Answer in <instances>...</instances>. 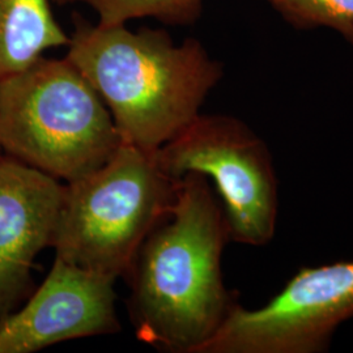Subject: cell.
<instances>
[{"mask_svg":"<svg viewBox=\"0 0 353 353\" xmlns=\"http://www.w3.org/2000/svg\"><path fill=\"white\" fill-rule=\"evenodd\" d=\"M230 234L208 178L176 182L168 216L140 246L126 279L127 310L138 339L173 353H198L239 303L223 279Z\"/></svg>","mask_w":353,"mask_h":353,"instance_id":"obj_1","label":"cell"},{"mask_svg":"<svg viewBox=\"0 0 353 353\" xmlns=\"http://www.w3.org/2000/svg\"><path fill=\"white\" fill-rule=\"evenodd\" d=\"M65 58L85 76L125 143L154 152L189 126L223 77L202 43L161 29L90 24L75 16Z\"/></svg>","mask_w":353,"mask_h":353,"instance_id":"obj_2","label":"cell"},{"mask_svg":"<svg viewBox=\"0 0 353 353\" xmlns=\"http://www.w3.org/2000/svg\"><path fill=\"white\" fill-rule=\"evenodd\" d=\"M123 144L97 90L65 57H41L0 83L3 154L70 183Z\"/></svg>","mask_w":353,"mask_h":353,"instance_id":"obj_3","label":"cell"},{"mask_svg":"<svg viewBox=\"0 0 353 353\" xmlns=\"http://www.w3.org/2000/svg\"><path fill=\"white\" fill-rule=\"evenodd\" d=\"M176 182L161 170L154 152L123 141L99 169L65 183L55 255L126 278L143 242L170 212Z\"/></svg>","mask_w":353,"mask_h":353,"instance_id":"obj_4","label":"cell"},{"mask_svg":"<svg viewBox=\"0 0 353 353\" xmlns=\"http://www.w3.org/2000/svg\"><path fill=\"white\" fill-rule=\"evenodd\" d=\"M154 156L173 179L195 172L214 181L230 241L259 248L274 240L279 216L274 159L246 123L229 115L199 114Z\"/></svg>","mask_w":353,"mask_h":353,"instance_id":"obj_5","label":"cell"},{"mask_svg":"<svg viewBox=\"0 0 353 353\" xmlns=\"http://www.w3.org/2000/svg\"><path fill=\"white\" fill-rule=\"evenodd\" d=\"M353 316V261L303 267L258 309L236 303L198 353H322Z\"/></svg>","mask_w":353,"mask_h":353,"instance_id":"obj_6","label":"cell"},{"mask_svg":"<svg viewBox=\"0 0 353 353\" xmlns=\"http://www.w3.org/2000/svg\"><path fill=\"white\" fill-rule=\"evenodd\" d=\"M115 281L55 255L42 284L0 319V353L38 352L62 341L119 332Z\"/></svg>","mask_w":353,"mask_h":353,"instance_id":"obj_7","label":"cell"},{"mask_svg":"<svg viewBox=\"0 0 353 353\" xmlns=\"http://www.w3.org/2000/svg\"><path fill=\"white\" fill-rule=\"evenodd\" d=\"M64 186L6 154L0 157V319L33 293L32 268L52 248Z\"/></svg>","mask_w":353,"mask_h":353,"instance_id":"obj_8","label":"cell"},{"mask_svg":"<svg viewBox=\"0 0 353 353\" xmlns=\"http://www.w3.org/2000/svg\"><path fill=\"white\" fill-rule=\"evenodd\" d=\"M51 0H0V83L63 48L70 34L55 19Z\"/></svg>","mask_w":353,"mask_h":353,"instance_id":"obj_9","label":"cell"},{"mask_svg":"<svg viewBox=\"0 0 353 353\" xmlns=\"http://www.w3.org/2000/svg\"><path fill=\"white\" fill-rule=\"evenodd\" d=\"M88 4L97 14L99 23L127 24L140 17H154L168 24L194 21L204 0H79Z\"/></svg>","mask_w":353,"mask_h":353,"instance_id":"obj_10","label":"cell"},{"mask_svg":"<svg viewBox=\"0 0 353 353\" xmlns=\"http://www.w3.org/2000/svg\"><path fill=\"white\" fill-rule=\"evenodd\" d=\"M299 28H328L353 43V0H267Z\"/></svg>","mask_w":353,"mask_h":353,"instance_id":"obj_11","label":"cell"},{"mask_svg":"<svg viewBox=\"0 0 353 353\" xmlns=\"http://www.w3.org/2000/svg\"><path fill=\"white\" fill-rule=\"evenodd\" d=\"M52 1H55V3H58V4H67V3H72V1H79V0H52Z\"/></svg>","mask_w":353,"mask_h":353,"instance_id":"obj_12","label":"cell"},{"mask_svg":"<svg viewBox=\"0 0 353 353\" xmlns=\"http://www.w3.org/2000/svg\"><path fill=\"white\" fill-rule=\"evenodd\" d=\"M1 156H3V152H1V148H0V157H1Z\"/></svg>","mask_w":353,"mask_h":353,"instance_id":"obj_13","label":"cell"}]
</instances>
